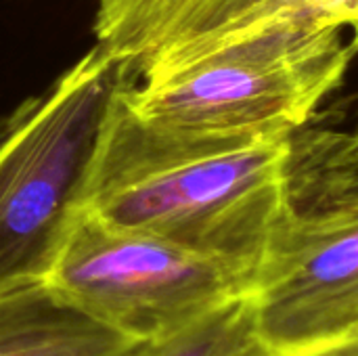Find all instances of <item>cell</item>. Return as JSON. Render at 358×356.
<instances>
[{"mask_svg":"<svg viewBox=\"0 0 358 356\" xmlns=\"http://www.w3.org/2000/svg\"><path fill=\"white\" fill-rule=\"evenodd\" d=\"M120 88L109 101L76 208L254 277L273 229L292 208L294 132L159 126L138 118Z\"/></svg>","mask_w":358,"mask_h":356,"instance_id":"1","label":"cell"},{"mask_svg":"<svg viewBox=\"0 0 358 356\" xmlns=\"http://www.w3.org/2000/svg\"><path fill=\"white\" fill-rule=\"evenodd\" d=\"M271 356H358V338L346 340V342H336L310 350H300V353H289V355H271Z\"/></svg>","mask_w":358,"mask_h":356,"instance_id":"11","label":"cell"},{"mask_svg":"<svg viewBox=\"0 0 358 356\" xmlns=\"http://www.w3.org/2000/svg\"><path fill=\"white\" fill-rule=\"evenodd\" d=\"M358 25V0H342L321 15L319 29L323 27H355Z\"/></svg>","mask_w":358,"mask_h":356,"instance_id":"10","label":"cell"},{"mask_svg":"<svg viewBox=\"0 0 358 356\" xmlns=\"http://www.w3.org/2000/svg\"><path fill=\"white\" fill-rule=\"evenodd\" d=\"M248 294L273 355L358 338V191L310 208L292 204Z\"/></svg>","mask_w":358,"mask_h":356,"instance_id":"5","label":"cell"},{"mask_svg":"<svg viewBox=\"0 0 358 356\" xmlns=\"http://www.w3.org/2000/svg\"><path fill=\"white\" fill-rule=\"evenodd\" d=\"M141 344L94 321L46 283L0 298V356H134Z\"/></svg>","mask_w":358,"mask_h":356,"instance_id":"7","label":"cell"},{"mask_svg":"<svg viewBox=\"0 0 358 356\" xmlns=\"http://www.w3.org/2000/svg\"><path fill=\"white\" fill-rule=\"evenodd\" d=\"M350 29H352V40H350V48H352L355 52H358V25L350 27Z\"/></svg>","mask_w":358,"mask_h":356,"instance_id":"12","label":"cell"},{"mask_svg":"<svg viewBox=\"0 0 358 356\" xmlns=\"http://www.w3.org/2000/svg\"><path fill=\"white\" fill-rule=\"evenodd\" d=\"M264 0H99L92 31L132 80L159 55L220 31Z\"/></svg>","mask_w":358,"mask_h":356,"instance_id":"6","label":"cell"},{"mask_svg":"<svg viewBox=\"0 0 358 356\" xmlns=\"http://www.w3.org/2000/svg\"><path fill=\"white\" fill-rule=\"evenodd\" d=\"M342 0H264L252 13L233 25L214 31L222 36H252V34H308L319 29L323 13Z\"/></svg>","mask_w":358,"mask_h":356,"instance_id":"9","label":"cell"},{"mask_svg":"<svg viewBox=\"0 0 358 356\" xmlns=\"http://www.w3.org/2000/svg\"><path fill=\"white\" fill-rule=\"evenodd\" d=\"M352 55L340 27L199 40L159 55L120 92L138 118L159 126L296 132L340 88Z\"/></svg>","mask_w":358,"mask_h":356,"instance_id":"2","label":"cell"},{"mask_svg":"<svg viewBox=\"0 0 358 356\" xmlns=\"http://www.w3.org/2000/svg\"><path fill=\"white\" fill-rule=\"evenodd\" d=\"M46 285L105 327L149 342L248 294L252 277L76 208Z\"/></svg>","mask_w":358,"mask_h":356,"instance_id":"4","label":"cell"},{"mask_svg":"<svg viewBox=\"0 0 358 356\" xmlns=\"http://www.w3.org/2000/svg\"><path fill=\"white\" fill-rule=\"evenodd\" d=\"M262 342L250 294L233 298L182 327L143 342L134 356H271Z\"/></svg>","mask_w":358,"mask_h":356,"instance_id":"8","label":"cell"},{"mask_svg":"<svg viewBox=\"0 0 358 356\" xmlns=\"http://www.w3.org/2000/svg\"><path fill=\"white\" fill-rule=\"evenodd\" d=\"M124 80V61L94 44L0 120V298L46 283Z\"/></svg>","mask_w":358,"mask_h":356,"instance_id":"3","label":"cell"}]
</instances>
